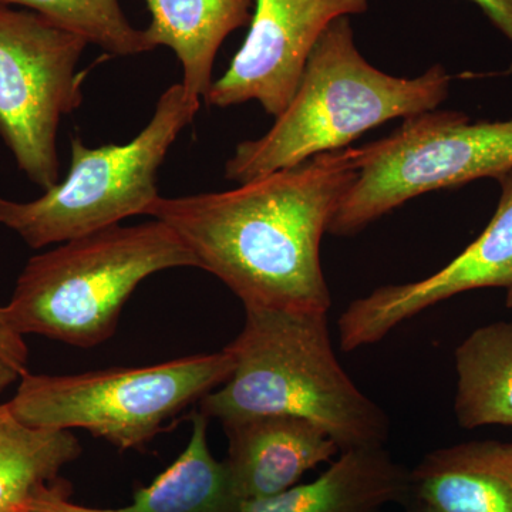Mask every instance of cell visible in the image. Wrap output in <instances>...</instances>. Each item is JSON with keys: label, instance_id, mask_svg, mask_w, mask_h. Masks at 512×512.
I'll use <instances>...</instances> for the list:
<instances>
[{"label": "cell", "instance_id": "cell-15", "mask_svg": "<svg viewBox=\"0 0 512 512\" xmlns=\"http://www.w3.org/2000/svg\"><path fill=\"white\" fill-rule=\"evenodd\" d=\"M151 23L144 29L156 49L173 50L183 67L185 92L205 100L218 50L232 32L249 26L256 0H144Z\"/></svg>", "mask_w": 512, "mask_h": 512}, {"label": "cell", "instance_id": "cell-2", "mask_svg": "<svg viewBox=\"0 0 512 512\" xmlns=\"http://www.w3.org/2000/svg\"><path fill=\"white\" fill-rule=\"evenodd\" d=\"M225 349L234 372L200 400L207 419L299 417L325 430L340 451L386 446L389 417L340 365L328 313L245 309L244 328Z\"/></svg>", "mask_w": 512, "mask_h": 512}, {"label": "cell", "instance_id": "cell-7", "mask_svg": "<svg viewBox=\"0 0 512 512\" xmlns=\"http://www.w3.org/2000/svg\"><path fill=\"white\" fill-rule=\"evenodd\" d=\"M353 151L359 175L330 221L335 237H353L427 192L510 173L512 119L471 121L463 111L430 110Z\"/></svg>", "mask_w": 512, "mask_h": 512}, {"label": "cell", "instance_id": "cell-13", "mask_svg": "<svg viewBox=\"0 0 512 512\" xmlns=\"http://www.w3.org/2000/svg\"><path fill=\"white\" fill-rule=\"evenodd\" d=\"M340 453L311 483L245 501L239 512H379L386 505L412 501L410 470L396 463L386 447L350 448Z\"/></svg>", "mask_w": 512, "mask_h": 512}, {"label": "cell", "instance_id": "cell-12", "mask_svg": "<svg viewBox=\"0 0 512 512\" xmlns=\"http://www.w3.org/2000/svg\"><path fill=\"white\" fill-rule=\"evenodd\" d=\"M192 434L177 460L123 508L84 507L69 501L67 491L52 485L42 491L33 512H239L242 501L235 491L224 461L215 460L208 446V420L191 414Z\"/></svg>", "mask_w": 512, "mask_h": 512}, {"label": "cell", "instance_id": "cell-20", "mask_svg": "<svg viewBox=\"0 0 512 512\" xmlns=\"http://www.w3.org/2000/svg\"><path fill=\"white\" fill-rule=\"evenodd\" d=\"M483 10L484 15L497 28L498 32L510 42L512 47V0H470ZM503 76L512 74V60Z\"/></svg>", "mask_w": 512, "mask_h": 512}, {"label": "cell", "instance_id": "cell-22", "mask_svg": "<svg viewBox=\"0 0 512 512\" xmlns=\"http://www.w3.org/2000/svg\"><path fill=\"white\" fill-rule=\"evenodd\" d=\"M404 512H436L434 510H431L430 507H427V505H424L423 503H419V501H410L409 504H407L406 511Z\"/></svg>", "mask_w": 512, "mask_h": 512}, {"label": "cell", "instance_id": "cell-9", "mask_svg": "<svg viewBox=\"0 0 512 512\" xmlns=\"http://www.w3.org/2000/svg\"><path fill=\"white\" fill-rule=\"evenodd\" d=\"M369 5L370 0H256L244 45L212 83L205 104L227 109L258 101L266 114L278 117L330 23L362 15Z\"/></svg>", "mask_w": 512, "mask_h": 512}, {"label": "cell", "instance_id": "cell-6", "mask_svg": "<svg viewBox=\"0 0 512 512\" xmlns=\"http://www.w3.org/2000/svg\"><path fill=\"white\" fill-rule=\"evenodd\" d=\"M227 349L143 367H113L79 375H30L9 407L39 429H83L120 450L140 448L192 403L234 372Z\"/></svg>", "mask_w": 512, "mask_h": 512}, {"label": "cell", "instance_id": "cell-14", "mask_svg": "<svg viewBox=\"0 0 512 512\" xmlns=\"http://www.w3.org/2000/svg\"><path fill=\"white\" fill-rule=\"evenodd\" d=\"M410 490L436 512H512V440L431 451L410 470Z\"/></svg>", "mask_w": 512, "mask_h": 512}, {"label": "cell", "instance_id": "cell-24", "mask_svg": "<svg viewBox=\"0 0 512 512\" xmlns=\"http://www.w3.org/2000/svg\"><path fill=\"white\" fill-rule=\"evenodd\" d=\"M379 512H384V511H379Z\"/></svg>", "mask_w": 512, "mask_h": 512}, {"label": "cell", "instance_id": "cell-11", "mask_svg": "<svg viewBox=\"0 0 512 512\" xmlns=\"http://www.w3.org/2000/svg\"><path fill=\"white\" fill-rule=\"evenodd\" d=\"M222 426L228 439L225 467L242 503L284 493L340 453L325 430L299 417H245Z\"/></svg>", "mask_w": 512, "mask_h": 512}, {"label": "cell", "instance_id": "cell-5", "mask_svg": "<svg viewBox=\"0 0 512 512\" xmlns=\"http://www.w3.org/2000/svg\"><path fill=\"white\" fill-rule=\"evenodd\" d=\"M201 101L183 84H173L161 94L147 126L128 143L93 148L74 136L67 177L37 200L0 197V225L30 248L42 249L147 215L160 197L158 170Z\"/></svg>", "mask_w": 512, "mask_h": 512}, {"label": "cell", "instance_id": "cell-19", "mask_svg": "<svg viewBox=\"0 0 512 512\" xmlns=\"http://www.w3.org/2000/svg\"><path fill=\"white\" fill-rule=\"evenodd\" d=\"M0 359L5 360L20 376L29 373V349L20 333L10 325L3 306L0 308Z\"/></svg>", "mask_w": 512, "mask_h": 512}, {"label": "cell", "instance_id": "cell-21", "mask_svg": "<svg viewBox=\"0 0 512 512\" xmlns=\"http://www.w3.org/2000/svg\"><path fill=\"white\" fill-rule=\"evenodd\" d=\"M18 370L13 369L5 360L0 359V394L5 392L9 386H12L16 380L20 379Z\"/></svg>", "mask_w": 512, "mask_h": 512}, {"label": "cell", "instance_id": "cell-16", "mask_svg": "<svg viewBox=\"0 0 512 512\" xmlns=\"http://www.w3.org/2000/svg\"><path fill=\"white\" fill-rule=\"evenodd\" d=\"M458 426L512 427V320L481 326L454 352Z\"/></svg>", "mask_w": 512, "mask_h": 512}, {"label": "cell", "instance_id": "cell-18", "mask_svg": "<svg viewBox=\"0 0 512 512\" xmlns=\"http://www.w3.org/2000/svg\"><path fill=\"white\" fill-rule=\"evenodd\" d=\"M0 3L32 10L110 56L130 57L154 50L146 32L128 22L119 0H0Z\"/></svg>", "mask_w": 512, "mask_h": 512}, {"label": "cell", "instance_id": "cell-17", "mask_svg": "<svg viewBox=\"0 0 512 512\" xmlns=\"http://www.w3.org/2000/svg\"><path fill=\"white\" fill-rule=\"evenodd\" d=\"M82 454L70 430L39 429L0 404V512L29 510L60 470Z\"/></svg>", "mask_w": 512, "mask_h": 512}, {"label": "cell", "instance_id": "cell-23", "mask_svg": "<svg viewBox=\"0 0 512 512\" xmlns=\"http://www.w3.org/2000/svg\"><path fill=\"white\" fill-rule=\"evenodd\" d=\"M9 512H33V511H29V510H22V511H9Z\"/></svg>", "mask_w": 512, "mask_h": 512}, {"label": "cell", "instance_id": "cell-3", "mask_svg": "<svg viewBox=\"0 0 512 512\" xmlns=\"http://www.w3.org/2000/svg\"><path fill=\"white\" fill-rule=\"evenodd\" d=\"M451 80L441 64L413 79L382 72L357 49L350 18L336 19L320 36L298 89L274 126L235 147L225 177L245 184L348 148L387 121L439 109Z\"/></svg>", "mask_w": 512, "mask_h": 512}, {"label": "cell", "instance_id": "cell-10", "mask_svg": "<svg viewBox=\"0 0 512 512\" xmlns=\"http://www.w3.org/2000/svg\"><path fill=\"white\" fill-rule=\"evenodd\" d=\"M500 200L483 234L450 264L409 284L384 285L350 303L338 320L343 352L382 342L419 313L460 293L497 288L512 309V171L501 175Z\"/></svg>", "mask_w": 512, "mask_h": 512}, {"label": "cell", "instance_id": "cell-1", "mask_svg": "<svg viewBox=\"0 0 512 512\" xmlns=\"http://www.w3.org/2000/svg\"><path fill=\"white\" fill-rule=\"evenodd\" d=\"M357 175L348 147L235 190L160 195L147 215L173 229L197 268L217 276L245 309L328 313L320 245Z\"/></svg>", "mask_w": 512, "mask_h": 512}, {"label": "cell", "instance_id": "cell-4", "mask_svg": "<svg viewBox=\"0 0 512 512\" xmlns=\"http://www.w3.org/2000/svg\"><path fill=\"white\" fill-rule=\"evenodd\" d=\"M184 266L197 268L195 256L163 221L114 225L30 258L3 311L22 336L93 348L144 279Z\"/></svg>", "mask_w": 512, "mask_h": 512}, {"label": "cell", "instance_id": "cell-8", "mask_svg": "<svg viewBox=\"0 0 512 512\" xmlns=\"http://www.w3.org/2000/svg\"><path fill=\"white\" fill-rule=\"evenodd\" d=\"M89 43L32 10L0 3V138L19 170L49 190L60 181V121L83 103Z\"/></svg>", "mask_w": 512, "mask_h": 512}]
</instances>
